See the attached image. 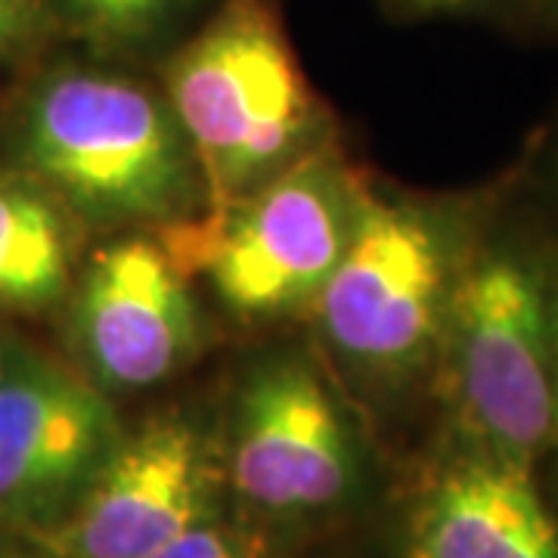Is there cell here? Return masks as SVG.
Masks as SVG:
<instances>
[{"label": "cell", "mask_w": 558, "mask_h": 558, "mask_svg": "<svg viewBox=\"0 0 558 558\" xmlns=\"http://www.w3.org/2000/svg\"><path fill=\"white\" fill-rule=\"evenodd\" d=\"M549 274L553 248L478 233L432 373L447 438L534 472L558 444Z\"/></svg>", "instance_id": "6da1fadb"}, {"label": "cell", "mask_w": 558, "mask_h": 558, "mask_svg": "<svg viewBox=\"0 0 558 558\" xmlns=\"http://www.w3.org/2000/svg\"><path fill=\"white\" fill-rule=\"evenodd\" d=\"M208 7L211 0H47L57 35L106 57L174 44Z\"/></svg>", "instance_id": "7c38bea8"}, {"label": "cell", "mask_w": 558, "mask_h": 558, "mask_svg": "<svg viewBox=\"0 0 558 558\" xmlns=\"http://www.w3.org/2000/svg\"><path fill=\"white\" fill-rule=\"evenodd\" d=\"M10 354H13V348L0 339V376H3V369H7V363H10Z\"/></svg>", "instance_id": "44dd1931"}, {"label": "cell", "mask_w": 558, "mask_h": 558, "mask_svg": "<svg viewBox=\"0 0 558 558\" xmlns=\"http://www.w3.org/2000/svg\"><path fill=\"white\" fill-rule=\"evenodd\" d=\"M72 339L102 391H143L196 357L199 307L190 277L159 236H119L72 286Z\"/></svg>", "instance_id": "9c48e42d"}, {"label": "cell", "mask_w": 558, "mask_h": 558, "mask_svg": "<svg viewBox=\"0 0 558 558\" xmlns=\"http://www.w3.org/2000/svg\"><path fill=\"white\" fill-rule=\"evenodd\" d=\"M400 558H558V519L534 469L447 438L407 499Z\"/></svg>", "instance_id": "30bf717a"}, {"label": "cell", "mask_w": 558, "mask_h": 558, "mask_svg": "<svg viewBox=\"0 0 558 558\" xmlns=\"http://www.w3.org/2000/svg\"><path fill=\"white\" fill-rule=\"evenodd\" d=\"M481 230L462 205L381 196L363 183L351 240L311 304L344 363L381 388L432 379Z\"/></svg>", "instance_id": "277c9868"}, {"label": "cell", "mask_w": 558, "mask_h": 558, "mask_svg": "<svg viewBox=\"0 0 558 558\" xmlns=\"http://www.w3.org/2000/svg\"><path fill=\"white\" fill-rule=\"evenodd\" d=\"M539 178H543V190H546L549 202L558 208V137L549 146V153L543 156V174Z\"/></svg>", "instance_id": "2e32d148"}, {"label": "cell", "mask_w": 558, "mask_h": 558, "mask_svg": "<svg viewBox=\"0 0 558 558\" xmlns=\"http://www.w3.org/2000/svg\"><path fill=\"white\" fill-rule=\"evenodd\" d=\"M357 472L351 425L307 360H274L245 381L230 478L248 506L279 519L326 512L357 487Z\"/></svg>", "instance_id": "52a82bcc"}, {"label": "cell", "mask_w": 558, "mask_h": 558, "mask_svg": "<svg viewBox=\"0 0 558 558\" xmlns=\"http://www.w3.org/2000/svg\"><path fill=\"white\" fill-rule=\"evenodd\" d=\"M400 20H484L531 10L537 0H381Z\"/></svg>", "instance_id": "9a60e30c"}, {"label": "cell", "mask_w": 558, "mask_h": 558, "mask_svg": "<svg viewBox=\"0 0 558 558\" xmlns=\"http://www.w3.org/2000/svg\"><path fill=\"white\" fill-rule=\"evenodd\" d=\"M546 459H553V497H549V506H553V512H556L558 519V444Z\"/></svg>", "instance_id": "ffe728a7"}, {"label": "cell", "mask_w": 558, "mask_h": 558, "mask_svg": "<svg viewBox=\"0 0 558 558\" xmlns=\"http://www.w3.org/2000/svg\"><path fill=\"white\" fill-rule=\"evenodd\" d=\"M220 457L183 416L124 435L60 519L32 534L62 558H149L202 519L218 515Z\"/></svg>", "instance_id": "8992f818"}, {"label": "cell", "mask_w": 558, "mask_h": 558, "mask_svg": "<svg viewBox=\"0 0 558 558\" xmlns=\"http://www.w3.org/2000/svg\"><path fill=\"white\" fill-rule=\"evenodd\" d=\"M121 425L100 385L60 360L13 351L0 376V524H53L97 475Z\"/></svg>", "instance_id": "ba28073f"}, {"label": "cell", "mask_w": 558, "mask_h": 558, "mask_svg": "<svg viewBox=\"0 0 558 558\" xmlns=\"http://www.w3.org/2000/svg\"><path fill=\"white\" fill-rule=\"evenodd\" d=\"M161 81L205 208L240 199L311 149L319 102L277 0H211L171 44Z\"/></svg>", "instance_id": "3957f363"}, {"label": "cell", "mask_w": 558, "mask_h": 558, "mask_svg": "<svg viewBox=\"0 0 558 558\" xmlns=\"http://www.w3.org/2000/svg\"><path fill=\"white\" fill-rule=\"evenodd\" d=\"M534 16H537L549 32H556L558 35V0H537V7H534Z\"/></svg>", "instance_id": "d6986e66"}, {"label": "cell", "mask_w": 558, "mask_h": 558, "mask_svg": "<svg viewBox=\"0 0 558 558\" xmlns=\"http://www.w3.org/2000/svg\"><path fill=\"white\" fill-rule=\"evenodd\" d=\"M20 140L25 174L87 223L161 230L205 205L171 106L131 75L81 62L50 69L28 94Z\"/></svg>", "instance_id": "7a4b0ae2"}, {"label": "cell", "mask_w": 558, "mask_h": 558, "mask_svg": "<svg viewBox=\"0 0 558 558\" xmlns=\"http://www.w3.org/2000/svg\"><path fill=\"white\" fill-rule=\"evenodd\" d=\"M75 218L25 171H0V311L38 314L75 286Z\"/></svg>", "instance_id": "8fae6325"}, {"label": "cell", "mask_w": 558, "mask_h": 558, "mask_svg": "<svg viewBox=\"0 0 558 558\" xmlns=\"http://www.w3.org/2000/svg\"><path fill=\"white\" fill-rule=\"evenodd\" d=\"M549 301H553V354L558 373V248H553V274H549Z\"/></svg>", "instance_id": "e0dca14e"}, {"label": "cell", "mask_w": 558, "mask_h": 558, "mask_svg": "<svg viewBox=\"0 0 558 558\" xmlns=\"http://www.w3.org/2000/svg\"><path fill=\"white\" fill-rule=\"evenodd\" d=\"M363 183L326 149H307L240 199L159 230L168 255L211 282L242 319L286 317L317 301L357 218Z\"/></svg>", "instance_id": "5b68a950"}, {"label": "cell", "mask_w": 558, "mask_h": 558, "mask_svg": "<svg viewBox=\"0 0 558 558\" xmlns=\"http://www.w3.org/2000/svg\"><path fill=\"white\" fill-rule=\"evenodd\" d=\"M0 558H62L53 549L40 546V543H28V546H0Z\"/></svg>", "instance_id": "ac0fdd59"}, {"label": "cell", "mask_w": 558, "mask_h": 558, "mask_svg": "<svg viewBox=\"0 0 558 558\" xmlns=\"http://www.w3.org/2000/svg\"><path fill=\"white\" fill-rule=\"evenodd\" d=\"M149 558H270V553L255 534L211 515L186 527Z\"/></svg>", "instance_id": "4fadbf2b"}, {"label": "cell", "mask_w": 558, "mask_h": 558, "mask_svg": "<svg viewBox=\"0 0 558 558\" xmlns=\"http://www.w3.org/2000/svg\"><path fill=\"white\" fill-rule=\"evenodd\" d=\"M53 35L47 0H0V65L32 57Z\"/></svg>", "instance_id": "5bb4252c"}]
</instances>
